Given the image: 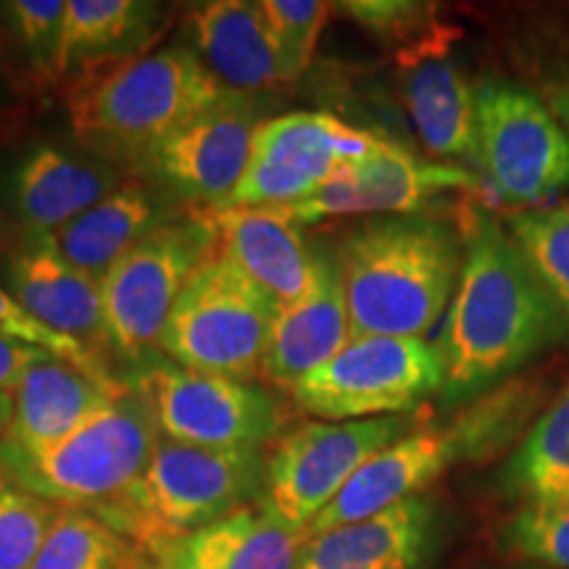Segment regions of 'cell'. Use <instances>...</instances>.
I'll list each match as a JSON object with an SVG mask.
<instances>
[{
  "mask_svg": "<svg viewBox=\"0 0 569 569\" xmlns=\"http://www.w3.org/2000/svg\"><path fill=\"white\" fill-rule=\"evenodd\" d=\"M122 182V169L111 161L40 146L13 172L11 206L27 234H51L101 203Z\"/></svg>",
  "mask_w": 569,
  "mask_h": 569,
  "instance_id": "23",
  "label": "cell"
},
{
  "mask_svg": "<svg viewBox=\"0 0 569 569\" xmlns=\"http://www.w3.org/2000/svg\"><path fill=\"white\" fill-rule=\"evenodd\" d=\"M501 549L525 565L569 569V498L519 507L503 525Z\"/></svg>",
  "mask_w": 569,
  "mask_h": 569,
  "instance_id": "32",
  "label": "cell"
},
{
  "mask_svg": "<svg viewBox=\"0 0 569 569\" xmlns=\"http://www.w3.org/2000/svg\"><path fill=\"white\" fill-rule=\"evenodd\" d=\"M267 496V453L209 451L159 440L146 472L92 511L130 546L153 551Z\"/></svg>",
  "mask_w": 569,
  "mask_h": 569,
  "instance_id": "4",
  "label": "cell"
},
{
  "mask_svg": "<svg viewBox=\"0 0 569 569\" xmlns=\"http://www.w3.org/2000/svg\"><path fill=\"white\" fill-rule=\"evenodd\" d=\"M177 219H182L180 203L134 177L48 238L71 264L103 277L124 253Z\"/></svg>",
  "mask_w": 569,
  "mask_h": 569,
  "instance_id": "24",
  "label": "cell"
},
{
  "mask_svg": "<svg viewBox=\"0 0 569 569\" xmlns=\"http://www.w3.org/2000/svg\"><path fill=\"white\" fill-rule=\"evenodd\" d=\"M401 98L415 130L436 159L475 161V88L448 53L443 34L415 42L398 53Z\"/></svg>",
  "mask_w": 569,
  "mask_h": 569,
  "instance_id": "18",
  "label": "cell"
},
{
  "mask_svg": "<svg viewBox=\"0 0 569 569\" xmlns=\"http://www.w3.org/2000/svg\"><path fill=\"white\" fill-rule=\"evenodd\" d=\"M161 432L146 398L124 382L90 422L34 457H6L0 469L56 507L98 511L117 501L146 472Z\"/></svg>",
  "mask_w": 569,
  "mask_h": 569,
  "instance_id": "6",
  "label": "cell"
},
{
  "mask_svg": "<svg viewBox=\"0 0 569 569\" xmlns=\"http://www.w3.org/2000/svg\"><path fill=\"white\" fill-rule=\"evenodd\" d=\"M0 338L38 348V351L53 356V359L67 361V365L80 367L82 372L101 377V380H119V377L111 375V369L106 365L101 353L92 351L90 346L80 343V340L61 336V332L42 325L38 317L30 315V311L17 301V296H13L9 288H3V284H0Z\"/></svg>",
  "mask_w": 569,
  "mask_h": 569,
  "instance_id": "33",
  "label": "cell"
},
{
  "mask_svg": "<svg viewBox=\"0 0 569 569\" xmlns=\"http://www.w3.org/2000/svg\"><path fill=\"white\" fill-rule=\"evenodd\" d=\"M569 336V315L515 238L486 209H469L465 264L436 348L448 403L490 393Z\"/></svg>",
  "mask_w": 569,
  "mask_h": 569,
  "instance_id": "1",
  "label": "cell"
},
{
  "mask_svg": "<svg viewBox=\"0 0 569 569\" xmlns=\"http://www.w3.org/2000/svg\"><path fill=\"white\" fill-rule=\"evenodd\" d=\"M11 417H13V396L0 393V440H3L6 432H9Z\"/></svg>",
  "mask_w": 569,
  "mask_h": 569,
  "instance_id": "39",
  "label": "cell"
},
{
  "mask_svg": "<svg viewBox=\"0 0 569 569\" xmlns=\"http://www.w3.org/2000/svg\"><path fill=\"white\" fill-rule=\"evenodd\" d=\"M122 569H174V567H169L167 561H161L159 557H153L151 551L138 549V546H130V551H127V559H124Z\"/></svg>",
  "mask_w": 569,
  "mask_h": 569,
  "instance_id": "37",
  "label": "cell"
},
{
  "mask_svg": "<svg viewBox=\"0 0 569 569\" xmlns=\"http://www.w3.org/2000/svg\"><path fill=\"white\" fill-rule=\"evenodd\" d=\"M217 253L272 301L274 309L301 298L315 282L319 253L301 224L280 209H211Z\"/></svg>",
  "mask_w": 569,
  "mask_h": 569,
  "instance_id": "16",
  "label": "cell"
},
{
  "mask_svg": "<svg viewBox=\"0 0 569 569\" xmlns=\"http://www.w3.org/2000/svg\"><path fill=\"white\" fill-rule=\"evenodd\" d=\"M259 6L272 34L284 82L296 84L315 61L319 38L336 6L325 0H259Z\"/></svg>",
  "mask_w": 569,
  "mask_h": 569,
  "instance_id": "31",
  "label": "cell"
},
{
  "mask_svg": "<svg viewBox=\"0 0 569 569\" xmlns=\"http://www.w3.org/2000/svg\"><path fill=\"white\" fill-rule=\"evenodd\" d=\"M498 486L519 507L569 498V380L501 467Z\"/></svg>",
  "mask_w": 569,
  "mask_h": 569,
  "instance_id": "27",
  "label": "cell"
},
{
  "mask_svg": "<svg viewBox=\"0 0 569 569\" xmlns=\"http://www.w3.org/2000/svg\"><path fill=\"white\" fill-rule=\"evenodd\" d=\"M303 540L261 498L151 553L174 569H296Z\"/></svg>",
  "mask_w": 569,
  "mask_h": 569,
  "instance_id": "25",
  "label": "cell"
},
{
  "mask_svg": "<svg viewBox=\"0 0 569 569\" xmlns=\"http://www.w3.org/2000/svg\"><path fill=\"white\" fill-rule=\"evenodd\" d=\"M346 290L336 253H319L315 282L298 301L274 311L259 377L272 388L293 390L351 343Z\"/></svg>",
  "mask_w": 569,
  "mask_h": 569,
  "instance_id": "17",
  "label": "cell"
},
{
  "mask_svg": "<svg viewBox=\"0 0 569 569\" xmlns=\"http://www.w3.org/2000/svg\"><path fill=\"white\" fill-rule=\"evenodd\" d=\"M251 96L227 92L219 103L153 146L134 163L142 180L182 206L224 209L243 180L264 117Z\"/></svg>",
  "mask_w": 569,
  "mask_h": 569,
  "instance_id": "14",
  "label": "cell"
},
{
  "mask_svg": "<svg viewBox=\"0 0 569 569\" xmlns=\"http://www.w3.org/2000/svg\"><path fill=\"white\" fill-rule=\"evenodd\" d=\"M124 390V380H101L67 361L42 359L13 390V417L0 451L6 457H34L48 451Z\"/></svg>",
  "mask_w": 569,
  "mask_h": 569,
  "instance_id": "19",
  "label": "cell"
},
{
  "mask_svg": "<svg viewBox=\"0 0 569 569\" xmlns=\"http://www.w3.org/2000/svg\"><path fill=\"white\" fill-rule=\"evenodd\" d=\"M193 53L224 90L259 98L288 88L259 0H211L190 11Z\"/></svg>",
  "mask_w": 569,
  "mask_h": 569,
  "instance_id": "22",
  "label": "cell"
},
{
  "mask_svg": "<svg viewBox=\"0 0 569 569\" xmlns=\"http://www.w3.org/2000/svg\"><path fill=\"white\" fill-rule=\"evenodd\" d=\"M59 515L61 507L0 469V569H30Z\"/></svg>",
  "mask_w": 569,
  "mask_h": 569,
  "instance_id": "30",
  "label": "cell"
},
{
  "mask_svg": "<svg viewBox=\"0 0 569 569\" xmlns=\"http://www.w3.org/2000/svg\"><path fill=\"white\" fill-rule=\"evenodd\" d=\"M130 543L101 517L63 509L30 569H122Z\"/></svg>",
  "mask_w": 569,
  "mask_h": 569,
  "instance_id": "28",
  "label": "cell"
},
{
  "mask_svg": "<svg viewBox=\"0 0 569 569\" xmlns=\"http://www.w3.org/2000/svg\"><path fill=\"white\" fill-rule=\"evenodd\" d=\"M161 9L140 0H67L56 74H74L148 53Z\"/></svg>",
  "mask_w": 569,
  "mask_h": 569,
  "instance_id": "26",
  "label": "cell"
},
{
  "mask_svg": "<svg viewBox=\"0 0 569 569\" xmlns=\"http://www.w3.org/2000/svg\"><path fill=\"white\" fill-rule=\"evenodd\" d=\"M274 311L256 284L213 251L177 298L159 351L196 372L256 380Z\"/></svg>",
  "mask_w": 569,
  "mask_h": 569,
  "instance_id": "8",
  "label": "cell"
},
{
  "mask_svg": "<svg viewBox=\"0 0 569 569\" xmlns=\"http://www.w3.org/2000/svg\"><path fill=\"white\" fill-rule=\"evenodd\" d=\"M457 190H480L478 177L453 163L417 159L398 142L380 138L367 156L340 169L303 201L280 211L298 224L343 217H403Z\"/></svg>",
  "mask_w": 569,
  "mask_h": 569,
  "instance_id": "15",
  "label": "cell"
},
{
  "mask_svg": "<svg viewBox=\"0 0 569 569\" xmlns=\"http://www.w3.org/2000/svg\"><path fill=\"white\" fill-rule=\"evenodd\" d=\"M336 9L353 19L377 38L398 40L415 46V42L430 38L438 32L432 27L436 6L409 3V0H353V3H338Z\"/></svg>",
  "mask_w": 569,
  "mask_h": 569,
  "instance_id": "35",
  "label": "cell"
},
{
  "mask_svg": "<svg viewBox=\"0 0 569 569\" xmlns=\"http://www.w3.org/2000/svg\"><path fill=\"white\" fill-rule=\"evenodd\" d=\"M415 417H377L359 422H303L277 438L267 453L264 501L298 530L340 496L375 453L407 436Z\"/></svg>",
  "mask_w": 569,
  "mask_h": 569,
  "instance_id": "12",
  "label": "cell"
},
{
  "mask_svg": "<svg viewBox=\"0 0 569 569\" xmlns=\"http://www.w3.org/2000/svg\"><path fill=\"white\" fill-rule=\"evenodd\" d=\"M124 382L146 398L161 438L172 443L267 453L280 438V401L253 380L196 372L159 353L132 367Z\"/></svg>",
  "mask_w": 569,
  "mask_h": 569,
  "instance_id": "7",
  "label": "cell"
},
{
  "mask_svg": "<svg viewBox=\"0 0 569 569\" xmlns=\"http://www.w3.org/2000/svg\"><path fill=\"white\" fill-rule=\"evenodd\" d=\"M230 90L188 48H159L117 63L69 96L77 138L103 159L138 163Z\"/></svg>",
  "mask_w": 569,
  "mask_h": 569,
  "instance_id": "3",
  "label": "cell"
},
{
  "mask_svg": "<svg viewBox=\"0 0 569 569\" xmlns=\"http://www.w3.org/2000/svg\"><path fill=\"white\" fill-rule=\"evenodd\" d=\"M532 403L536 393L530 388L503 382V388L480 396L448 425L411 430L393 440L353 475L336 501L309 525L306 538L361 522L407 498L425 496V488L451 467L482 459L511 443L528 422Z\"/></svg>",
  "mask_w": 569,
  "mask_h": 569,
  "instance_id": "5",
  "label": "cell"
},
{
  "mask_svg": "<svg viewBox=\"0 0 569 569\" xmlns=\"http://www.w3.org/2000/svg\"><path fill=\"white\" fill-rule=\"evenodd\" d=\"M6 284L42 325L103 351L101 277L63 259L48 234H27L6 264Z\"/></svg>",
  "mask_w": 569,
  "mask_h": 569,
  "instance_id": "20",
  "label": "cell"
},
{
  "mask_svg": "<svg viewBox=\"0 0 569 569\" xmlns=\"http://www.w3.org/2000/svg\"><path fill=\"white\" fill-rule=\"evenodd\" d=\"M217 251L206 211L161 227L101 277L106 346L140 367L159 356L163 327L198 267Z\"/></svg>",
  "mask_w": 569,
  "mask_h": 569,
  "instance_id": "9",
  "label": "cell"
},
{
  "mask_svg": "<svg viewBox=\"0 0 569 569\" xmlns=\"http://www.w3.org/2000/svg\"><path fill=\"white\" fill-rule=\"evenodd\" d=\"M353 336L427 338L457 290L465 243L425 213L369 217L336 248Z\"/></svg>",
  "mask_w": 569,
  "mask_h": 569,
  "instance_id": "2",
  "label": "cell"
},
{
  "mask_svg": "<svg viewBox=\"0 0 569 569\" xmlns=\"http://www.w3.org/2000/svg\"><path fill=\"white\" fill-rule=\"evenodd\" d=\"M519 569H546V567H538V565H525V567H519Z\"/></svg>",
  "mask_w": 569,
  "mask_h": 569,
  "instance_id": "40",
  "label": "cell"
},
{
  "mask_svg": "<svg viewBox=\"0 0 569 569\" xmlns=\"http://www.w3.org/2000/svg\"><path fill=\"white\" fill-rule=\"evenodd\" d=\"M436 538V507L415 496L380 515L303 540L296 569H422Z\"/></svg>",
  "mask_w": 569,
  "mask_h": 569,
  "instance_id": "21",
  "label": "cell"
},
{
  "mask_svg": "<svg viewBox=\"0 0 569 569\" xmlns=\"http://www.w3.org/2000/svg\"><path fill=\"white\" fill-rule=\"evenodd\" d=\"M443 393V365L427 338L353 336L336 359L303 377L290 398L319 422H359L415 411Z\"/></svg>",
  "mask_w": 569,
  "mask_h": 569,
  "instance_id": "11",
  "label": "cell"
},
{
  "mask_svg": "<svg viewBox=\"0 0 569 569\" xmlns=\"http://www.w3.org/2000/svg\"><path fill=\"white\" fill-rule=\"evenodd\" d=\"M3 9L32 67L56 74L67 0H11Z\"/></svg>",
  "mask_w": 569,
  "mask_h": 569,
  "instance_id": "34",
  "label": "cell"
},
{
  "mask_svg": "<svg viewBox=\"0 0 569 569\" xmlns=\"http://www.w3.org/2000/svg\"><path fill=\"white\" fill-rule=\"evenodd\" d=\"M380 138L325 111H290L261 122L230 209H288L322 188ZM224 206V209H227Z\"/></svg>",
  "mask_w": 569,
  "mask_h": 569,
  "instance_id": "13",
  "label": "cell"
},
{
  "mask_svg": "<svg viewBox=\"0 0 569 569\" xmlns=\"http://www.w3.org/2000/svg\"><path fill=\"white\" fill-rule=\"evenodd\" d=\"M475 130V163L501 203L536 211L569 190V134L549 106L522 84H478Z\"/></svg>",
  "mask_w": 569,
  "mask_h": 569,
  "instance_id": "10",
  "label": "cell"
},
{
  "mask_svg": "<svg viewBox=\"0 0 569 569\" xmlns=\"http://www.w3.org/2000/svg\"><path fill=\"white\" fill-rule=\"evenodd\" d=\"M42 359H48V353L38 351V348L0 338V393L13 396V390L21 386L24 375Z\"/></svg>",
  "mask_w": 569,
  "mask_h": 569,
  "instance_id": "36",
  "label": "cell"
},
{
  "mask_svg": "<svg viewBox=\"0 0 569 569\" xmlns=\"http://www.w3.org/2000/svg\"><path fill=\"white\" fill-rule=\"evenodd\" d=\"M549 101L553 117L559 119V124L565 127V132L569 134V82L559 84V88L549 96Z\"/></svg>",
  "mask_w": 569,
  "mask_h": 569,
  "instance_id": "38",
  "label": "cell"
},
{
  "mask_svg": "<svg viewBox=\"0 0 569 569\" xmlns=\"http://www.w3.org/2000/svg\"><path fill=\"white\" fill-rule=\"evenodd\" d=\"M507 230L540 282L569 315V206L515 211Z\"/></svg>",
  "mask_w": 569,
  "mask_h": 569,
  "instance_id": "29",
  "label": "cell"
}]
</instances>
